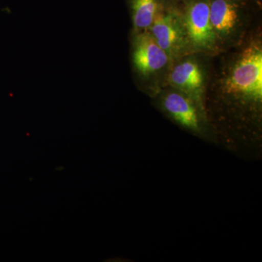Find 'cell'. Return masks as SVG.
I'll return each instance as SVG.
<instances>
[{"label":"cell","mask_w":262,"mask_h":262,"mask_svg":"<svg viewBox=\"0 0 262 262\" xmlns=\"http://www.w3.org/2000/svg\"><path fill=\"white\" fill-rule=\"evenodd\" d=\"M221 84L228 96L248 102H261V42L250 43L239 52L227 69Z\"/></svg>","instance_id":"1"},{"label":"cell","mask_w":262,"mask_h":262,"mask_svg":"<svg viewBox=\"0 0 262 262\" xmlns=\"http://www.w3.org/2000/svg\"><path fill=\"white\" fill-rule=\"evenodd\" d=\"M150 34L169 58L182 56L190 48L182 14L163 3L151 24Z\"/></svg>","instance_id":"2"},{"label":"cell","mask_w":262,"mask_h":262,"mask_svg":"<svg viewBox=\"0 0 262 262\" xmlns=\"http://www.w3.org/2000/svg\"><path fill=\"white\" fill-rule=\"evenodd\" d=\"M182 17L191 48L211 52L217 48L216 37L210 20L209 0H184Z\"/></svg>","instance_id":"3"},{"label":"cell","mask_w":262,"mask_h":262,"mask_svg":"<svg viewBox=\"0 0 262 262\" xmlns=\"http://www.w3.org/2000/svg\"><path fill=\"white\" fill-rule=\"evenodd\" d=\"M210 20L217 42L230 40L242 25L244 0H209Z\"/></svg>","instance_id":"4"},{"label":"cell","mask_w":262,"mask_h":262,"mask_svg":"<svg viewBox=\"0 0 262 262\" xmlns=\"http://www.w3.org/2000/svg\"><path fill=\"white\" fill-rule=\"evenodd\" d=\"M134 66L141 75H152L163 69L170 58L150 33L141 32L136 38L133 53Z\"/></svg>","instance_id":"5"},{"label":"cell","mask_w":262,"mask_h":262,"mask_svg":"<svg viewBox=\"0 0 262 262\" xmlns=\"http://www.w3.org/2000/svg\"><path fill=\"white\" fill-rule=\"evenodd\" d=\"M169 82L183 92L201 100L204 78L201 67L195 61L188 60L174 67L169 75Z\"/></svg>","instance_id":"6"},{"label":"cell","mask_w":262,"mask_h":262,"mask_svg":"<svg viewBox=\"0 0 262 262\" xmlns=\"http://www.w3.org/2000/svg\"><path fill=\"white\" fill-rule=\"evenodd\" d=\"M164 106L172 117L183 126L198 130V114L192 102L179 93H170L164 99Z\"/></svg>","instance_id":"7"},{"label":"cell","mask_w":262,"mask_h":262,"mask_svg":"<svg viewBox=\"0 0 262 262\" xmlns=\"http://www.w3.org/2000/svg\"><path fill=\"white\" fill-rule=\"evenodd\" d=\"M133 21L136 30H146L151 27L163 0H129Z\"/></svg>","instance_id":"8"},{"label":"cell","mask_w":262,"mask_h":262,"mask_svg":"<svg viewBox=\"0 0 262 262\" xmlns=\"http://www.w3.org/2000/svg\"><path fill=\"white\" fill-rule=\"evenodd\" d=\"M260 1H261V0H260Z\"/></svg>","instance_id":"9"}]
</instances>
